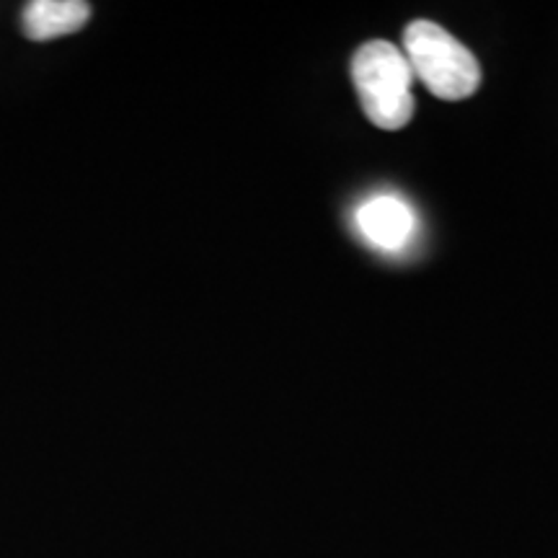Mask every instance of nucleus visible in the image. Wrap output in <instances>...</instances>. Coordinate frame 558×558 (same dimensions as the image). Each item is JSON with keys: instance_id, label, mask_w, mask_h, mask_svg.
<instances>
[{"instance_id": "4", "label": "nucleus", "mask_w": 558, "mask_h": 558, "mask_svg": "<svg viewBox=\"0 0 558 558\" xmlns=\"http://www.w3.org/2000/svg\"><path fill=\"white\" fill-rule=\"evenodd\" d=\"M90 5L83 0H32L24 5L21 24L34 41H50L75 34L88 24Z\"/></svg>"}, {"instance_id": "2", "label": "nucleus", "mask_w": 558, "mask_h": 558, "mask_svg": "<svg viewBox=\"0 0 558 558\" xmlns=\"http://www.w3.org/2000/svg\"><path fill=\"white\" fill-rule=\"evenodd\" d=\"M411 73L442 101L469 99L481 86V65L465 45L432 21H414L403 32Z\"/></svg>"}, {"instance_id": "3", "label": "nucleus", "mask_w": 558, "mask_h": 558, "mask_svg": "<svg viewBox=\"0 0 558 558\" xmlns=\"http://www.w3.org/2000/svg\"><path fill=\"white\" fill-rule=\"evenodd\" d=\"M354 226L369 246L401 251L414 241L416 215L407 199L396 197V194H375L357 207Z\"/></svg>"}, {"instance_id": "1", "label": "nucleus", "mask_w": 558, "mask_h": 558, "mask_svg": "<svg viewBox=\"0 0 558 558\" xmlns=\"http://www.w3.org/2000/svg\"><path fill=\"white\" fill-rule=\"evenodd\" d=\"M352 83L362 111L375 128L401 130L414 117V73L407 54L390 41L362 45L352 58Z\"/></svg>"}]
</instances>
